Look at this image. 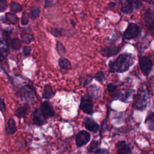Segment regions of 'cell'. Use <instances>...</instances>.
Here are the masks:
<instances>
[{"label":"cell","instance_id":"cell-1","mask_svg":"<svg viewBox=\"0 0 154 154\" xmlns=\"http://www.w3.org/2000/svg\"><path fill=\"white\" fill-rule=\"evenodd\" d=\"M135 61V57L132 54L124 53L119 55L114 60L108 64L109 72L111 73H124L129 70Z\"/></svg>","mask_w":154,"mask_h":154},{"label":"cell","instance_id":"cell-2","mask_svg":"<svg viewBox=\"0 0 154 154\" xmlns=\"http://www.w3.org/2000/svg\"><path fill=\"white\" fill-rule=\"evenodd\" d=\"M149 97L146 91L141 90L139 91L137 95V98L135 101L134 106L135 109L140 111H143L147 107Z\"/></svg>","mask_w":154,"mask_h":154},{"label":"cell","instance_id":"cell-3","mask_svg":"<svg viewBox=\"0 0 154 154\" xmlns=\"http://www.w3.org/2000/svg\"><path fill=\"white\" fill-rule=\"evenodd\" d=\"M140 31V27L137 24L135 23H131L128 25L126 31L124 32L123 38L127 40L134 39L138 36Z\"/></svg>","mask_w":154,"mask_h":154},{"label":"cell","instance_id":"cell-4","mask_svg":"<svg viewBox=\"0 0 154 154\" xmlns=\"http://www.w3.org/2000/svg\"><path fill=\"white\" fill-rule=\"evenodd\" d=\"M79 108L85 114H92L93 112V103L88 96L81 97Z\"/></svg>","mask_w":154,"mask_h":154},{"label":"cell","instance_id":"cell-5","mask_svg":"<svg viewBox=\"0 0 154 154\" xmlns=\"http://www.w3.org/2000/svg\"><path fill=\"white\" fill-rule=\"evenodd\" d=\"M91 135L86 131H81L76 135L75 144L78 147H81L87 144L90 140Z\"/></svg>","mask_w":154,"mask_h":154},{"label":"cell","instance_id":"cell-6","mask_svg":"<svg viewBox=\"0 0 154 154\" xmlns=\"http://www.w3.org/2000/svg\"><path fill=\"white\" fill-rule=\"evenodd\" d=\"M140 69L145 76H148L152 69V61L147 56H143L140 60Z\"/></svg>","mask_w":154,"mask_h":154},{"label":"cell","instance_id":"cell-7","mask_svg":"<svg viewBox=\"0 0 154 154\" xmlns=\"http://www.w3.org/2000/svg\"><path fill=\"white\" fill-rule=\"evenodd\" d=\"M120 50L121 47L113 45L102 48L100 49V52L103 57H111L117 54L120 51Z\"/></svg>","mask_w":154,"mask_h":154},{"label":"cell","instance_id":"cell-8","mask_svg":"<svg viewBox=\"0 0 154 154\" xmlns=\"http://www.w3.org/2000/svg\"><path fill=\"white\" fill-rule=\"evenodd\" d=\"M83 123L86 129L90 132L96 133L99 131V125L94 119L91 117H85L83 120Z\"/></svg>","mask_w":154,"mask_h":154},{"label":"cell","instance_id":"cell-9","mask_svg":"<svg viewBox=\"0 0 154 154\" xmlns=\"http://www.w3.org/2000/svg\"><path fill=\"white\" fill-rule=\"evenodd\" d=\"M33 122L38 126L43 125L46 122L45 116L43 114L41 108H37L32 115Z\"/></svg>","mask_w":154,"mask_h":154},{"label":"cell","instance_id":"cell-10","mask_svg":"<svg viewBox=\"0 0 154 154\" xmlns=\"http://www.w3.org/2000/svg\"><path fill=\"white\" fill-rule=\"evenodd\" d=\"M20 93L22 96L27 100H32L34 97L35 92L34 88L27 85L23 86L20 90Z\"/></svg>","mask_w":154,"mask_h":154},{"label":"cell","instance_id":"cell-11","mask_svg":"<svg viewBox=\"0 0 154 154\" xmlns=\"http://www.w3.org/2000/svg\"><path fill=\"white\" fill-rule=\"evenodd\" d=\"M133 93L131 89H122L119 90L115 95V99H119L122 102H126Z\"/></svg>","mask_w":154,"mask_h":154},{"label":"cell","instance_id":"cell-12","mask_svg":"<svg viewBox=\"0 0 154 154\" xmlns=\"http://www.w3.org/2000/svg\"><path fill=\"white\" fill-rule=\"evenodd\" d=\"M87 94L90 98L97 99L101 96L102 90L96 84H93L87 88Z\"/></svg>","mask_w":154,"mask_h":154},{"label":"cell","instance_id":"cell-13","mask_svg":"<svg viewBox=\"0 0 154 154\" xmlns=\"http://www.w3.org/2000/svg\"><path fill=\"white\" fill-rule=\"evenodd\" d=\"M41 109L43 114L46 117H51L54 116L55 115V112L53 107L52 106L51 104L48 101H45L42 104Z\"/></svg>","mask_w":154,"mask_h":154},{"label":"cell","instance_id":"cell-14","mask_svg":"<svg viewBox=\"0 0 154 154\" xmlns=\"http://www.w3.org/2000/svg\"><path fill=\"white\" fill-rule=\"evenodd\" d=\"M117 152L119 154H128L131 153L132 151L129 145L125 141H120L116 144Z\"/></svg>","mask_w":154,"mask_h":154},{"label":"cell","instance_id":"cell-15","mask_svg":"<svg viewBox=\"0 0 154 154\" xmlns=\"http://www.w3.org/2000/svg\"><path fill=\"white\" fill-rule=\"evenodd\" d=\"M145 124L146 125L147 128L152 131H154V112H150L147 114L146 120Z\"/></svg>","mask_w":154,"mask_h":154},{"label":"cell","instance_id":"cell-16","mask_svg":"<svg viewBox=\"0 0 154 154\" xmlns=\"http://www.w3.org/2000/svg\"><path fill=\"white\" fill-rule=\"evenodd\" d=\"M133 11V7L131 0H125L122 3V11L126 14H131Z\"/></svg>","mask_w":154,"mask_h":154},{"label":"cell","instance_id":"cell-17","mask_svg":"<svg viewBox=\"0 0 154 154\" xmlns=\"http://www.w3.org/2000/svg\"><path fill=\"white\" fill-rule=\"evenodd\" d=\"M55 95V93L53 91L51 85H46L44 87L43 93L42 94V97L44 99H50Z\"/></svg>","mask_w":154,"mask_h":154},{"label":"cell","instance_id":"cell-18","mask_svg":"<svg viewBox=\"0 0 154 154\" xmlns=\"http://www.w3.org/2000/svg\"><path fill=\"white\" fill-rule=\"evenodd\" d=\"M8 46L7 41L2 38H0V54L4 57L7 55L8 52Z\"/></svg>","mask_w":154,"mask_h":154},{"label":"cell","instance_id":"cell-19","mask_svg":"<svg viewBox=\"0 0 154 154\" xmlns=\"http://www.w3.org/2000/svg\"><path fill=\"white\" fill-rule=\"evenodd\" d=\"M58 65L63 69H69L72 67L70 62L67 58L64 57H61L58 60Z\"/></svg>","mask_w":154,"mask_h":154},{"label":"cell","instance_id":"cell-20","mask_svg":"<svg viewBox=\"0 0 154 154\" xmlns=\"http://www.w3.org/2000/svg\"><path fill=\"white\" fill-rule=\"evenodd\" d=\"M16 131V125L14 120L13 119H10L8 121L7 132L10 134H14Z\"/></svg>","mask_w":154,"mask_h":154},{"label":"cell","instance_id":"cell-21","mask_svg":"<svg viewBox=\"0 0 154 154\" xmlns=\"http://www.w3.org/2000/svg\"><path fill=\"white\" fill-rule=\"evenodd\" d=\"M56 50L58 55L61 57L64 56L66 54V50L65 47L63 46V45L61 42L58 41L57 42V44H56Z\"/></svg>","mask_w":154,"mask_h":154},{"label":"cell","instance_id":"cell-22","mask_svg":"<svg viewBox=\"0 0 154 154\" xmlns=\"http://www.w3.org/2000/svg\"><path fill=\"white\" fill-rule=\"evenodd\" d=\"M99 146V141L98 140H93L90 143V145L88 147V153H95L96 150L98 149Z\"/></svg>","mask_w":154,"mask_h":154},{"label":"cell","instance_id":"cell-23","mask_svg":"<svg viewBox=\"0 0 154 154\" xmlns=\"http://www.w3.org/2000/svg\"><path fill=\"white\" fill-rule=\"evenodd\" d=\"M5 17L8 22H10V23H11L13 24L16 23L19 20L18 17H17L16 15H15L14 14H13V13H6Z\"/></svg>","mask_w":154,"mask_h":154},{"label":"cell","instance_id":"cell-24","mask_svg":"<svg viewBox=\"0 0 154 154\" xmlns=\"http://www.w3.org/2000/svg\"><path fill=\"white\" fill-rule=\"evenodd\" d=\"M10 10L14 13H17L22 10V6L19 3L14 2H12L10 3Z\"/></svg>","mask_w":154,"mask_h":154},{"label":"cell","instance_id":"cell-25","mask_svg":"<svg viewBox=\"0 0 154 154\" xmlns=\"http://www.w3.org/2000/svg\"><path fill=\"white\" fill-rule=\"evenodd\" d=\"M40 10L39 7H34L30 11L31 18L32 19H35L37 18L40 15Z\"/></svg>","mask_w":154,"mask_h":154},{"label":"cell","instance_id":"cell-26","mask_svg":"<svg viewBox=\"0 0 154 154\" xmlns=\"http://www.w3.org/2000/svg\"><path fill=\"white\" fill-rule=\"evenodd\" d=\"M51 32L55 37H61L64 34V29L53 28L51 29Z\"/></svg>","mask_w":154,"mask_h":154},{"label":"cell","instance_id":"cell-27","mask_svg":"<svg viewBox=\"0 0 154 154\" xmlns=\"http://www.w3.org/2000/svg\"><path fill=\"white\" fill-rule=\"evenodd\" d=\"M26 112V108L25 106L19 107L18 109H16L15 112V114L18 117H23L25 115Z\"/></svg>","mask_w":154,"mask_h":154},{"label":"cell","instance_id":"cell-28","mask_svg":"<svg viewBox=\"0 0 154 154\" xmlns=\"http://www.w3.org/2000/svg\"><path fill=\"white\" fill-rule=\"evenodd\" d=\"M94 78L96 80H97V81H99V82L102 83L103 82V81L104 80V79H105V73L102 71L97 72L95 74V75L94 76Z\"/></svg>","mask_w":154,"mask_h":154},{"label":"cell","instance_id":"cell-29","mask_svg":"<svg viewBox=\"0 0 154 154\" xmlns=\"http://www.w3.org/2000/svg\"><path fill=\"white\" fill-rule=\"evenodd\" d=\"M34 39L33 36L31 34H25L23 35L22 36V40L24 43H28L31 42V41H32Z\"/></svg>","mask_w":154,"mask_h":154},{"label":"cell","instance_id":"cell-30","mask_svg":"<svg viewBox=\"0 0 154 154\" xmlns=\"http://www.w3.org/2000/svg\"><path fill=\"white\" fill-rule=\"evenodd\" d=\"M28 19H29V14L26 12H24L22 14V17H21V23L23 25H25L28 23Z\"/></svg>","mask_w":154,"mask_h":154},{"label":"cell","instance_id":"cell-31","mask_svg":"<svg viewBox=\"0 0 154 154\" xmlns=\"http://www.w3.org/2000/svg\"><path fill=\"white\" fill-rule=\"evenodd\" d=\"M11 46L13 49H20V48L21 46V44H20L19 40L17 38L13 39L11 41Z\"/></svg>","mask_w":154,"mask_h":154},{"label":"cell","instance_id":"cell-32","mask_svg":"<svg viewBox=\"0 0 154 154\" xmlns=\"http://www.w3.org/2000/svg\"><path fill=\"white\" fill-rule=\"evenodd\" d=\"M146 26L152 34L154 35V18L149 23L146 25Z\"/></svg>","mask_w":154,"mask_h":154},{"label":"cell","instance_id":"cell-33","mask_svg":"<svg viewBox=\"0 0 154 154\" xmlns=\"http://www.w3.org/2000/svg\"><path fill=\"white\" fill-rule=\"evenodd\" d=\"M117 88V85L112 82H110L107 85V90L109 93H112Z\"/></svg>","mask_w":154,"mask_h":154},{"label":"cell","instance_id":"cell-34","mask_svg":"<svg viewBox=\"0 0 154 154\" xmlns=\"http://www.w3.org/2000/svg\"><path fill=\"white\" fill-rule=\"evenodd\" d=\"M7 8V2L6 0H0V12L4 11Z\"/></svg>","mask_w":154,"mask_h":154},{"label":"cell","instance_id":"cell-35","mask_svg":"<svg viewBox=\"0 0 154 154\" xmlns=\"http://www.w3.org/2000/svg\"><path fill=\"white\" fill-rule=\"evenodd\" d=\"M57 2V0H45V8L51 7L54 5Z\"/></svg>","mask_w":154,"mask_h":154},{"label":"cell","instance_id":"cell-36","mask_svg":"<svg viewBox=\"0 0 154 154\" xmlns=\"http://www.w3.org/2000/svg\"><path fill=\"white\" fill-rule=\"evenodd\" d=\"M92 80V78L90 77V76H84L82 78V80H81V83H82L83 85H86L88 83L90 82V81Z\"/></svg>","mask_w":154,"mask_h":154},{"label":"cell","instance_id":"cell-37","mask_svg":"<svg viewBox=\"0 0 154 154\" xmlns=\"http://www.w3.org/2000/svg\"><path fill=\"white\" fill-rule=\"evenodd\" d=\"M133 8H139L141 6V0H131Z\"/></svg>","mask_w":154,"mask_h":154},{"label":"cell","instance_id":"cell-38","mask_svg":"<svg viewBox=\"0 0 154 154\" xmlns=\"http://www.w3.org/2000/svg\"><path fill=\"white\" fill-rule=\"evenodd\" d=\"M23 54L25 56H28L30 54L31 52V47L29 46H25L23 49Z\"/></svg>","mask_w":154,"mask_h":154},{"label":"cell","instance_id":"cell-39","mask_svg":"<svg viewBox=\"0 0 154 154\" xmlns=\"http://www.w3.org/2000/svg\"><path fill=\"white\" fill-rule=\"evenodd\" d=\"M109 152L108 150L106 149H98L96 152H95L96 154H99V153H109Z\"/></svg>","mask_w":154,"mask_h":154},{"label":"cell","instance_id":"cell-40","mask_svg":"<svg viewBox=\"0 0 154 154\" xmlns=\"http://www.w3.org/2000/svg\"><path fill=\"white\" fill-rule=\"evenodd\" d=\"M5 110V105L4 100L0 97V111L1 112H4Z\"/></svg>","mask_w":154,"mask_h":154},{"label":"cell","instance_id":"cell-41","mask_svg":"<svg viewBox=\"0 0 154 154\" xmlns=\"http://www.w3.org/2000/svg\"><path fill=\"white\" fill-rule=\"evenodd\" d=\"M108 5H109V7L110 8H114V7H116V3L114 2H111Z\"/></svg>","mask_w":154,"mask_h":154},{"label":"cell","instance_id":"cell-42","mask_svg":"<svg viewBox=\"0 0 154 154\" xmlns=\"http://www.w3.org/2000/svg\"><path fill=\"white\" fill-rule=\"evenodd\" d=\"M142 1H145V2H148L149 3H153V0H141Z\"/></svg>","mask_w":154,"mask_h":154},{"label":"cell","instance_id":"cell-43","mask_svg":"<svg viewBox=\"0 0 154 154\" xmlns=\"http://www.w3.org/2000/svg\"><path fill=\"white\" fill-rule=\"evenodd\" d=\"M4 57L1 54H0V62H1L4 60Z\"/></svg>","mask_w":154,"mask_h":154},{"label":"cell","instance_id":"cell-44","mask_svg":"<svg viewBox=\"0 0 154 154\" xmlns=\"http://www.w3.org/2000/svg\"><path fill=\"white\" fill-rule=\"evenodd\" d=\"M71 23H72V25H73V26H75V25H74V23H73V21H72H72H71Z\"/></svg>","mask_w":154,"mask_h":154},{"label":"cell","instance_id":"cell-45","mask_svg":"<svg viewBox=\"0 0 154 154\" xmlns=\"http://www.w3.org/2000/svg\"><path fill=\"white\" fill-rule=\"evenodd\" d=\"M153 144H154V141H153Z\"/></svg>","mask_w":154,"mask_h":154},{"label":"cell","instance_id":"cell-46","mask_svg":"<svg viewBox=\"0 0 154 154\" xmlns=\"http://www.w3.org/2000/svg\"><path fill=\"white\" fill-rule=\"evenodd\" d=\"M37 1H39V0H37Z\"/></svg>","mask_w":154,"mask_h":154}]
</instances>
